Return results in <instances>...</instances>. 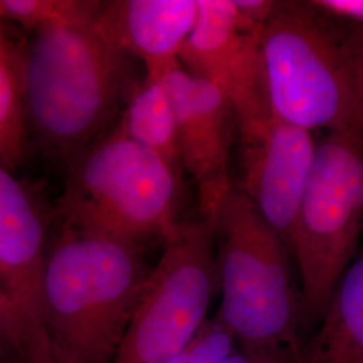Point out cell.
<instances>
[{"label": "cell", "instance_id": "obj_1", "mask_svg": "<svg viewBox=\"0 0 363 363\" xmlns=\"http://www.w3.org/2000/svg\"><path fill=\"white\" fill-rule=\"evenodd\" d=\"M93 23L38 28L22 49L28 144L66 169L115 127L145 76Z\"/></svg>", "mask_w": 363, "mask_h": 363}, {"label": "cell", "instance_id": "obj_2", "mask_svg": "<svg viewBox=\"0 0 363 363\" xmlns=\"http://www.w3.org/2000/svg\"><path fill=\"white\" fill-rule=\"evenodd\" d=\"M272 115L304 130L363 136V25L312 1H276L261 30Z\"/></svg>", "mask_w": 363, "mask_h": 363}, {"label": "cell", "instance_id": "obj_3", "mask_svg": "<svg viewBox=\"0 0 363 363\" xmlns=\"http://www.w3.org/2000/svg\"><path fill=\"white\" fill-rule=\"evenodd\" d=\"M151 269L140 247L61 223L43 296L52 363H111Z\"/></svg>", "mask_w": 363, "mask_h": 363}, {"label": "cell", "instance_id": "obj_4", "mask_svg": "<svg viewBox=\"0 0 363 363\" xmlns=\"http://www.w3.org/2000/svg\"><path fill=\"white\" fill-rule=\"evenodd\" d=\"M182 174L115 124L66 169L60 223L139 245L164 242L179 220Z\"/></svg>", "mask_w": 363, "mask_h": 363}, {"label": "cell", "instance_id": "obj_5", "mask_svg": "<svg viewBox=\"0 0 363 363\" xmlns=\"http://www.w3.org/2000/svg\"><path fill=\"white\" fill-rule=\"evenodd\" d=\"M220 310L216 318L242 349L296 347L304 327L292 253L237 187L216 217Z\"/></svg>", "mask_w": 363, "mask_h": 363}, {"label": "cell", "instance_id": "obj_6", "mask_svg": "<svg viewBox=\"0 0 363 363\" xmlns=\"http://www.w3.org/2000/svg\"><path fill=\"white\" fill-rule=\"evenodd\" d=\"M363 229V136L333 132L318 143L291 233L304 327L318 323L350 267Z\"/></svg>", "mask_w": 363, "mask_h": 363}, {"label": "cell", "instance_id": "obj_7", "mask_svg": "<svg viewBox=\"0 0 363 363\" xmlns=\"http://www.w3.org/2000/svg\"><path fill=\"white\" fill-rule=\"evenodd\" d=\"M216 222L182 220L163 242L111 363H167L208 322L218 264Z\"/></svg>", "mask_w": 363, "mask_h": 363}, {"label": "cell", "instance_id": "obj_8", "mask_svg": "<svg viewBox=\"0 0 363 363\" xmlns=\"http://www.w3.org/2000/svg\"><path fill=\"white\" fill-rule=\"evenodd\" d=\"M262 26L234 0H199L193 33L179 54L187 73L214 85L232 103L240 135L273 116L262 62Z\"/></svg>", "mask_w": 363, "mask_h": 363}, {"label": "cell", "instance_id": "obj_9", "mask_svg": "<svg viewBox=\"0 0 363 363\" xmlns=\"http://www.w3.org/2000/svg\"><path fill=\"white\" fill-rule=\"evenodd\" d=\"M45 235L37 199L0 166V280L21 322L25 363H52L43 296Z\"/></svg>", "mask_w": 363, "mask_h": 363}, {"label": "cell", "instance_id": "obj_10", "mask_svg": "<svg viewBox=\"0 0 363 363\" xmlns=\"http://www.w3.org/2000/svg\"><path fill=\"white\" fill-rule=\"evenodd\" d=\"M157 79L169 94L182 169L196 184L201 217L216 222L225 196L233 189L229 179L237 132L233 105L214 85L191 76L182 65Z\"/></svg>", "mask_w": 363, "mask_h": 363}, {"label": "cell", "instance_id": "obj_11", "mask_svg": "<svg viewBox=\"0 0 363 363\" xmlns=\"http://www.w3.org/2000/svg\"><path fill=\"white\" fill-rule=\"evenodd\" d=\"M240 142L242 167L237 189L289 247L318 143L311 130L274 116L240 135Z\"/></svg>", "mask_w": 363, "mask_h": 363}, {"label": "cell", "instance_id": "obj_12", "mask_svg": "<svg viewBox=\"0 0 363 363\" xmlns=\"http://www.w3.org/2000/svg\"><path fill=\"white\" fill-rule=\"evenodd\" d=\"M199 0L104 1L94 28L117 50L143 66L147 77H163L181 65L179 54L193 33Z\"/></svg>", "mask_w": 363, "mask_h": 363}, {"label": "cell", "instance_id": "obj_13", "mask_svg": "<svg viewBox=\"0 0 363 363\" xmlns=\"http://www.w3.org/2000/svg\"><path fill=\"white\" fill-rule=\"evenodd\" d=\"M296 363H363V255L350 264Z\"/></svg>", "mask_w": 363, "mask_h": 363}, {"label": "cell", "instance_id": "obj_14", "mask_svg": "<svg viewBox=\"0 0 363 363\" xmlns=\"http://www.w3.org/2000/svg\"><path fill=\"white\" fill-rule=\"evenodd\" d=\"M117 127L182 174L177 124L169 94L157 78L144 76L118 117Z\"/></svg>", "mask_w": 363, "mask_h": 363}, {"label": "cell", "instance_id": "obj_15", "mask_svg": "<svg viewBox=\"0 0 363 363\" xmlns=\"http://www.w3.org/2000/svg\"><path fill=\"white\" fill-rule=\"evenodd\" d=\"M22 49L0 19V166L13 172L30 150L22 103Z\"/></svg>", "mask_w": 363, "mask_h": 363}, {"label": "cell", "instance_id": "obj_16", "mask_svg": "<svg viewBox=\"0 0 363 363\" xmlns=\"http://www.w3.org/2000/svg\"><path fill=\"white\" fill-rule=\"evenodd\" d=\"M104 1L97 0H0V19L23 28L93 23Z\"/></svg>", "mask_w": 363, "mask_h": 363}, {"label": "cell", "instance_id": "obj_17", "mask_svg": "<svg viewBox=\"0 0 363 363\" xmlns=\"http://www.w3.org/2000/svg\"><path fill=\"white\" fill-rule=\"evenodd\" d=\"M230 331L214 318H208L193 342L167 363H218L235 350Z\"/></svg>", "mask_w": 363, "mask_h": 363}, {"label": "cell", "instance_id": "obj_18", "mask_svg": "<svg viewBox=\"0 0 363 363\" xmlns=\"http://www.w3.org/2000/svg\"><path fill=\"white\" fill-rule=\"evenodd\" d=\"M0 350L13 352L25 362L22 327L13 301L0 280Z\"/></svg>", "mask_w": 363, "mask_h": 363}, {"label": "cell", "instance_id": "obj_19", "mask_svg": "<svg viewBox=\"0 0 363 363\" xmlns=\"http://www.w3.org/2000/svg\"><path fill=\"white\" fill-rule=\"evenodd\" d=\"M298 347L242 349L235 350L218 363H296Z\"/></svg>", "mask_w": 363, "mask_h": 363}, {"label": "cell", "instance_id": "obj_20", "mask_svg": "<svg viewBox=\"0 0 363 363\" xmlns=\"http://www.w3.org/2000/svg\"><path fill=\"white\" fill-rule=\"evenodd\" d=\"M312 3L325 13L363 25V0H312Z\"/></svg>", "mask_w": 363, "mask_h": 363}, {"label": "cell", "instance_id": "obj_21", "mask_svg": "<svg viewBox=\"0 0 363 363\" xmlns=\"http://www.w3.org/2000/svg\"><path fill=\"white\" fill-rule=\"evenodd\" d=\"M0 363H4L3 362V359H1V358H0Z\"/></svg>", "mask_w": 363, "mask_h": 363}]
</instances>
